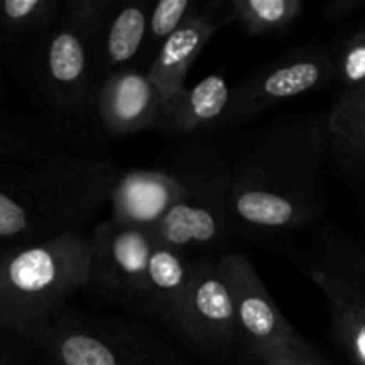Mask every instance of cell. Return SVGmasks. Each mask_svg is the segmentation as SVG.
I'll return each instance as SVG.
<instances>
[{
	"label": "cell",
	"instance_id": "cell-27",
	"mask_svg": "<svg viewBox=\"0 0 365 365\" xmlns=\"http://www.w3.org/2000/svg\"><path fill=\"white\" fill-rule=\"evenodd\" d=\"M4 96V86H2V70H0V102H2Z\"/></svg>",
	"mask_w": 365,
	"mask_h": 365
},
{
	"label": "cell",
	"instance_id": "cell-8",
	"mask_svg": "<svg viewBox=\"0 0 365 365\" xmlns=\"http://www.w3.org/2000/svg\"><path fill=\"white\" fill-rule=\"evenodd\" d=\"M334 86L330 43L296 46L253 70L232 89L227 127H241L267 110Z\"/></svg>",
	"mask_w": 365,
	"mask_h": 365
},
{
	"label": "cell",
	"instance_id": "cell-14",
	"mask_svg": "<svg viewBox=\"0 0 365 365\" xmlns=\"http://www.w3.org/2000/svg\"><path fill=\"white\" fill-rule=\"evenodd\" d=\"M63 9L64 0H0V70L25 86L32 59Z\"/></svg>",
	"mask_w": 365,
	"mask_h": 365
},
{
	"label": "cell",
	"instance_id": "cell-22",
	"mask_svg": "<svg viewBox=\"0 0 365 365\" xmlns=\"http://www.w3.org/2000/svg\"><path fill=\"white\" fill-rule=\"evenodd\" d=\"M334 86L339 93L365 88V24L355 25L330 43Z\"/></svg>",
	"mask_w": 365,
	"mask_h": 365
},
{
	"label": "cell",
	"instance_id": "cell-26",
	"mask_svg": "<svg viewBox=\"0 0 365 365\" xmlns=\"http://www.w3.org/2000/svg\"><path fill=\"white\" fill-rule=\"evenodd\" d=\"M365 7V0H328L321 6V14L331 25H342Z\"/></svg>",
	"mask_w": 365,
	"mask_h": 365
},
{
	"label": "cell",
	"instance_id": "cell-7",
	"mask_svg": "<svg viewBox=\"0 0 365 365\" xmlns=\"http://www.w3.org/2000/svg\"><path fill=\"white\" fill-rule=\"evenodd\" d=\"M163 327L202 359L225 362L241 356L237 317L216 257H198L187 292Z\"/></svg>",
	"mask_w": 365,
	"mask_h": 365
},
{
	"label": "cell",
	"instance_id": "cell-1",
	"mask_svg": "<svg viewBox=\"0 0 365 365\" xmlns=\"http://www.w3.org/2000/svg\"><path fill=\"white\" fill-rule=\"evenodd\" d=\"M328 110L277 120L230 160L228 223L252 242L285 241L314 227L328 209Z\"/></svg>",
	"mask_w": 365,
	"mask_h": 365
},
{
	"label": "cell",
	"instance_id": "cell-3",
	"mask_svg": "<svg viewBox=\"0 0 365 365\" xmlns=\"http://www.w3.org/2000/svg\"><path fill=\"white\" fill-rule=\"evenodd\" d=\"M43 116L77 150L100 155L98 82L93 71L88 39L64 14L39 45L24 86Z\"/></svg>",
	"mask_w": 365,
	"mask_h": 365
},
{
	"label": "cell",
	"instance_id": "cell-24",
	"mask_svg": "<svg viewBox=\"0 0 365 365\" xmlns=\"http://www.w3.org/2000/svg\"><path fill=\"white\" fill-rule=\"evenodd\" d=\"M242 360L246 365H330L314 349V346L307 349H280V351L248 356Z\"/></svg>",
	"mask_w": 365,
	"mask_h": 365
},
{
	"label": "cell",
	"instance_id": "cell-9",
	"mask_svg": "<svg viewBox=\"0 0 365 365\" xmlns=\"http://www.w3.org/2000/svg\"><path fill=\"white\" fill-rule=\"evenodd\" d=\"M217 267L230 292L241 334V359L280 349H307L302 337L274 303L252 259L245 253L225 252L216 257Z\"/></svg>",
	"mask_w": 365,
	"mask_h": 365
},
{
	"label": "cell",
	"instance_id": "cell-10",
	"mask_svg": "<svg viewBox=\"0 0 365 365\" xmlns=\"http://www.w3.org/2000/svg\"><path fill=\"white\" fill-rule=\"evenodd\" d=\"M166 100L150 78L148 70L132 66L118 71L98 86L96 110L102 135L127 138L157 130Z\"/></svg>",
	"mask_w": 365,
	"mask_h": 365
},
{
	"label": "cell",
	"instance_id": "cell-4",
	"mask_svg": "<svg viewBox=\"0 0 365 365\" xmlns=\"http://www.w3.org/2000/svg\"><path fill=\"white\" fill-rule=\"evenodd\" d=\"M178 196L159 228L157 241L195 257H217L230 239V159L202 141L184 143L170 160Z\"/></svg>",
	"mask_w": 365,
	"mask_h": 365
},
{
	"label": "cell",
	"instance_id": "cell-13",
	"mask_svg": "<svg viewBox=\"0 0 365 365\" xmlns=\"http://www.w3.org/2000/svg\"><path fill=\"white\" fill-rule=\"evenodd\" d=\"M173 166L138 168L118 175L109 196L110 220L155 234L178 196Z\"/></svg>",
	"mask_w": 365,
	"mask_h": 365
},
{
	"label": "cell",
	"instance_id": "cell-25",
	"mask_svg": "<svg viewBox=\"0 0 365 365\" xmlns=\"http://www.w3.org/2000/svg\"><path fill=\"white\" fill-rule=\"evenodd\" d=\"M0 365H36V349L0 327Z\"/></svg>",
	"mask_w": 365,
	"mask_h": 365
},
{
	"label": "cell",
	"instance_id": "cell-5",
	"mask_svg": "<svg viewBox=\"0 0 365 365\" xmlns=\"http://www.w3.org/2000/svg\"><path fill=\"white\" fill-rule=\"evenodd\" d=\"M36 365H185L148 323L71 309L36 346Z\"/></svg>",
	"mask_w": 365,
	"mask_h": 365
},
{
	"label": "cell",
	"instance_id": "cell-12",
	"mask_svg": "<svg viewBox=\"0 0 365 365\" xmlns=\"http://www.w3.org/2000/svg\"><path fill=\"white\" fill-rule=\"evenodd\" d=\"M227 0L198 4L182 27L164 43L148 75L164 100L173 98L185 89V78L207 43L221 27L228 25Z\"/></svg>",
	"mask_w": 365,
	"mask_h": 365
},
{
	"label": "cell",
	"instance_id": "cell-17",
	"mask_svg": "<svg viewBox=\"0 0 365 365\" xmlns=\"http://www.w3.org/2000/svg\"><path fill=\"white\" fill-rule=\"evenodd\" d=\"M305 273L323 292L328 305L330 335L351 365H365V299L317 264Z\"/></svg>",
	"mask_w": 365,
	"mask_h": 365
},
{
	"label": "cell",
	"instance_id": "cell-19",
	"mask_svg": "<svg viewBox=\"0 0 365 365\" xmlns=\"http://www.w3.org/2000/svg\"><path fill=\"white\" fill-rule=\"evenodd\" d=\"M66 150L81 152L45 116L0 114V164L32 163Z\"/></svg>",
	"mask_w": 365,
	"mask_h": 365
},
{
	"label": "cell",
	"instance_id": "cell-21",
	"mask_svg": "<svg viewBox=\"0 0 365 365\" xmlns=\"http://www.w3.org/2000/svg\"><path fill=\"white\" fill-rule=\"evenodd\" d=\"M314 264L330 271L365 299V250L334 225H323L316 239Z\"/></svg>",
	"mask_w": 365,
	"mask_h": 365
},
{
	"label": "cell",
	"instance_id": "cell-23",
	"mask_svg": "<svg viewBox=\"0 0 365 365\" xmlns=\"http://www.w3.org/2000/svg\"><path fill=\"white\" fill-rule=\"evenodd\" d=\"M196 7H198V4L192 2V0H159V2H153L148 16L145 48H143L138 68L148 70L152 66L164 43L182 27V24L191 16Z\"/></svg>",
	"mask_w": 365,
	"mask_h": 365
},
{
	"label": "cell",
	"instance_id": "cell-15",
	"mask_svg": "<svg viewBox=\"0 0 365 365\" xmlns=\"http://www.w3.org/2000/svg\"><path fill=\"white\" fill-rule=\"evenodd\" d=\"M232 86L221 73L209 75L166 100L157 132L171 138H196L227 128Z\"/></svg>",
	"mask_w": 365,
	"mask_h": 365
},
{
	"label": "cell",
	"instance_id": "cell-20",
	"mask_svg": "<svg viewBox=\"0 0 365 365\" xmlns=\"http://www.w3.org/2000/svg\"><path fill=\"white\" fill-rule=\"evenodd\" d=\"M302 0H227L228 21L248 36L284 38L303 16Z\"/></svg>",
	"mask_w": 365,
	"mask_h": 365
},
{
	"label": "cell",
	"instance_id": "cell-16",
	"mask_svg": "<svg viewBox=\"0 0 365 365\" xmlns=\"http://www.w3.org/2000/svg\"><path fill=\"white\" fill-rule=\"evenodd\" d=\"M328 164L337 177L365 192V88L339 93L328 110Z\"/></svg>",
	"mask_w": 365,
	"mask_h": 365
},
{
	"label": "cell",
	"instance_id": "cell-11",
	"mask_svg": "<svg viewBox=\"0 0 365 365\" xmlns=\"http://www.w3.org/2000/svg\"><path fill=\"white\" fill-rule=\"evenodd\" d=\"M152 7L148 0H116L93 31L82 32L98 86L118 71L139 66Z\"/></svg>",
	"mask_w": 365,
	"mask_h": 365
},
{
	"label": "cell",
	"instance_id": "cell-2",
	"mask_svg": "<svg viewBox=\"0 0 365 365\" xmlns=\"http://www.w3.org/2000/svg\"><path fill=\"white\" fill-rule=\"evenodd\" d=\"M89 235L68 232L0 252V327L36 349L88 280Z\"/></svg>",
	"mask_w": 365,
	"mask_h": 365
},
{
	"label": "cell",
	"instance_id": "cell-18",
	"mask_svg": "<svg viewBox=\"0 0 365 365\" xmlns=\"http://www.w3.org/2000/svg\"><path fill=\"white\" fill-rule=\"evenodd\" d=\"M198 257L157 241L146 278V319L160 324L177 309L195 277Z\"/></svg>",
	"mask_w": 365,
	"mask_h": 365
},
{
	"label": "cell",
	"instance_id": "cell-28",
	"mask_svg": "<svg viewBox=\"0 0 365 365\" xmlns=\"http://www.w3.org/2000/svg\"><path fill=\"white\" fill-rule=\"evenodd\" d=\"M364 221H365V214H364Z\"/></svg>",
	"mask_w": 365,
	"mask_h": 365
},
{
	"label": "cell",
	"instance_id": "cell-6",
	"mask_svg": "<svg viewBox=\"0 0 365 365\" xmlns=\"http://www.w3.org/2000/svg\"><path fill=\"white\" fill-rule=\"evenodd\" d=\"M89 235L88 280L82 292L91 303L146 319V278L155 235L110 217Z\"/></svg>",
	"mask_w": 365,
	"mask_h": 365
}]
</instances>
